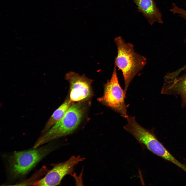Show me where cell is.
Wrapping results in <instances>:
<instances>
[{
    "instance_id": "30bf717a",
    "label": "cell",
    "mask_w": 186,
    "mask_h": 186,
    "mask_svg": "<svg viewBox=\"0 0 186 186\" xmlns=\"http://www.w3.org/2000/svg\"><path fill=\"white\" fill-rule=\"evenodd\" d=\"M186 7V2L185 3ZM172 8L170 10L173 14H177L186 21V10L183 9L178 6L175 3L172 4Z\"/></svg>"
},
{
    "instance_id": "3957f363",
    "label": "cell",
    "mask_w": 186,
    "mask_h": 186,
    "mask_svg": "<svg viewBox=\"0 0 186 186\" xmlns=\"http://www.w3.org/2000/svg\"><path fill=\"white\" fill-rule=\"evenodd\" d=\"M52 149V147L47 146L14 152L9 159L11 174L14 177L25 175Z\"/></svg>"
},
{
    "instance_id": "52a82bcc",
    "label": "cell",
    "mask_w": 186,
    "mask_h": 186,
    "mask_svg": "<svg viewBox=\"0 0 186 186\" xmlns=\"http://www.w3.org/2000/svg\"><path fill=\"white\" fill-rule=\"evenodd\" d=\"M161 93L179 95L182 99V105L186 106V71L180 76L165 80Z\"/></svg>"
},
{
    "instance_id": "6da1fadb",
    "label": "cell",
    "mask_w": 186,
    "mask_h": 186,
    "mask_svg": "<svg viewBox=\"0 0 186 186\" xmlns=\"http://www.w3.org/2000/svg\"><path fill=\"white\" fill-rule=\"evenodd\" d=\"M117 49V55L114 64L122 72L126 95L129 85L134 77L145 65L146 59L135 51L131 43H126L120 36L114 39Z\"/></svg>"
},
{
    "instance_id": "7a4b0ae2",
    "label": "cell",
    "mask_w": 186,
    "mask_h": 186,
    "mask_svg": "<svg viewBox=\"0 0 186 186\" xmlns=\"http://www.w3.org/2000/svg\"><path fill=\"white\" fill-rule=\"evenodd\" d=\"M84 110L80 103L71 106L64 117L38 139L33 148L72 132L79 125Z\"/></svg>"
},
{
    "instance_id": "8992f818",
    "label": "cell",
    "mask_w": 186,
    "mask_h": 186,
    "mask_svg": "<svg viewBox=\"0 0 186 186\" xmlns=\"http://www.w3.org/2000/svg\"><path fill=\"white\" fill-rule=\"evenodd\" d=\"M65 79L69 84L70 100L71 102L80 101L90 96L91 79L71 71L66 73Z\"/></svg>"
},
{
    "instance_id": "5b68a950",
    "label": "cell",
    "mask_w": 186,
    "mask_h": 186,
    "mask_svg": "<svg viewBox=\"0 0 186 186\" xmlns=\"http://www.w3.org/2000/svg\"><path fill=\"white\" fill-rule=\"evenodd\" d=\"M84 158L73 156L66 161L55 165L41 179L32 184L34 186H55L58 185L63 177L73 172L75 167Z\"/></svg>"
},
{
    "instance_id": "ba28073f",
    "label": "cell",
    "mask_w": 186,
    "mask_h": 186,
    "mask_svg": "<svg viewBox=\"0 0 186 186\" xmlns=\"http://www.w3.org/2000/svg\"><path fill=\"white\" fill-rule=\"evenodd\" d=\"M132 0L150 24L152 25L155 22L163 23L162 14L154 0Z\"/></svg>"
},
{
    "instance_id": "277c9868",
    "label": "cell",
    "mask_w": 186,
    "mask_h": 186,
    "mask_svg": "<svg viewBox=\"0 0 186 186\" xmlns=\"http://www.w3.org/2000/svg\"><path fill=\"white\" fill-rule=\"evenodd\" d=\"M117 67L114 64L111 78L104 84L103 96L99 99L104 104L126 118L128 116L127 114L128 106L125 101L126 95L119 83Z\"/></svg>"
},
{
    "instance_id": "9c48e42d",
    "label": "cell",
    "mask_w": 186,
    "mask_h": 186,
    "mask_svg": "<svg viewBox=\"0 0 186 186\" xmlns=\"http://www.w3.org/2000/svg\"><path fill=\"white\" fill-rule=\"evenodd\" d=\"M71 102L70 100H67L53 112L46 123L42 133L47 131L64 117L71 106Z\"/></svg>"
},
{
    "instance_id": "8fae6325",
    "label": "cell",
    "mask_w": 186,
    "mask_h": 186,
    "mask_svg": "<svg viewBox=\"0 0 186 186\" xmlns=\"http://www.w3.org/2000/svg\"><path fill=\"white\" fill-rule=\"evenodd\" d=\"M183 67L184 68H186V64L184 66H183Z\"/></svg>"
}]
</instances>
